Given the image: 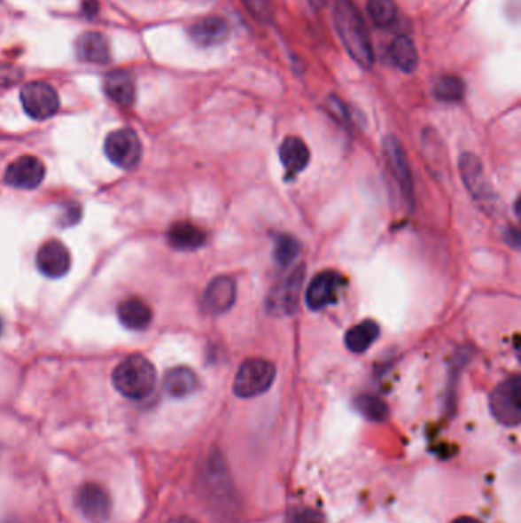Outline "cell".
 I'll use <instances>...</instances> for the list:
<instances>
[{
  "label": "cell",
  "mask_w": 521,
  "mask_h": 523,
  "mask_svg": "<svg viewBox=\"0 0 521 523\" xmlns=\"http://www.w3.org/2000/svg\"><path fill=\"white\" fill-rule=\"evenodd\" d=\"M356 410L373 423H385L388 419V406L381 398L361 395L355 400Z\"/></svg>",
  "instance_id": "cell-27"
},
{
  "label": "cell",
  "mask_w": 521,
  "mask_h": 523,
  "mask_svg": "<svg viewBox=\"0 0 521 523\" xmlns=\"http://www.w3.org/2000/svg\"><path fill=\"white\" fill-rule=\"evenodd\" d=\"M77 507L83 512L84 518L103 522L112 511L111 495L100 484H84L77 493Z\"/></svg>",
  "instance_id": "cell-14"
},
{
  "label": "cell",
  "mask_w": 521,
  "mask_h": 523,
  "mask_svg": "<svg viewBox=\"0 0 521 523\" xmlns=\"http://www.w3.org/2000/svg\"><path fill=\"white\" fill-rule=\"evenodd\" d=\"M2 329H4V324H2V318H0V334H2Z\"/></svg>",
  "instance_id": "cell-37"
},
{
  "label": "cell",
  "mask_w": 521,
  "mask_h": 523,
  "mask_svg": "<svg viewBox=\"0 0 521 523\" xmlns=\"http://www.w3.org/2000/svg\"><path fill=\"white\" fill-rule=\"evenodd\" d=\"M451 523H483L478 520V519L471 518V516H462V518H457L455 520H453Z\"/></svg>",
  "instance_id": "cell-34"
},
{
  "label": "cell",
  "mask_w": 521,
  "mask_h": 523,
  "mask_svg": "<svg viewBox=\"0 0 521 523\" xmlns=\"http://www.w3.org/2000/svg\"><path fill=\"white\" fill-rule=\"evenodd\" d=\"M45 164L35 156H20L12 161L5 172V181L14 189H37L45 179Z\"/></svg>",
  "instance_id": "cell-11"
},
{
  "label": "cell",
  "mask_w": 521,
  "mask_h": 523,
  "mask_svg": "<svg viewBox=\"0 0 521 523\" xmlns=\"http://www.w3.org/2000/svg\"><path fill=\"white\" fill-rule=\"evenodd\" d=\"M333 22L349 56L361 67L370 69L375 63V52L358 6L350 0H337L333 6Z\"/></svg>",
  "instance_id": "cell-1"
},
{
  "label": "cell",
  "mask_w": 521,
  "mask_h": 523,
  "mask_svg": "<svg viewBox=\"0 0 521 523\" xmlns=\"http://www.w3.org/2000/svg\"><path fill=\"white\" fill-rule=\"evenodd\" d=\"M377 335H379V326L377 322L366 320L350 328L346 332L344 341L350 352L361 354V352H366L377 341Z\"/></svg>",
  "instance_id": "cell-24"
},
{
  "label": "cell",
  "mask_w": 521,
  "mask_h": 523,
  "mask_svg": "<svg viewBox=\"0 0 521 523\" xmlns=\"http://www.w3.org/2000/svg\"><path fill=\"white\" fill-rule=\"evenodd\" d=\"M367 12L379 28H388L398 20V5L394 0H369Z\"/></svg>",
  "instance_id": "cell-25"
},
{
  "label": "cell",
  "mask_w": 521,
  "mask_h": 523,
  "mask_svg": "<svg viewBox=\"0 0 521 523\" xmlns=\"http://www.w3.org/2000/svg\"><path fill=\"white\" fill-rule=\"evenodd\" d=\"M237 286L229 276L213 278L202 295V305L211 316H221L229 311L236 303Z\"/></svg>",
  "instance_id": "cell-13"
},
{
  "label": "cell",
  "mask_w": 521,
  "mask_h": 523,
  "mask_svg": "<svg viewBox=\"0 0 521 523\" xmlns=\"http://www.w3.org/2000/svg\"><path fill=\"white\" fill-rule=\"evenodd\" d=\"M434 95L445 103H459L465 95V84L455 75H444L434 83Z\"/></svg>",
  "instance_id": "cell-26"
},
{
  "label": "cell",
  "mask_w": 521,
  "mask_h": 523,
  "mask_svg": "<svg viewBox=\"0 0 521 523\" xmlns=\"http://www.w3.org/2000/svg\"><path fill=\"white\" fill-rule=\"evenodd\" d=\"M305 280V267L299 265L284 282L271 291L268 295L267 311L276 317H284L292 314L299 307L301 286Z\"/></svg>",
  "instance_id": "cell-8"
},
{
  "label": "cell",
  "mask_w": 521,
  "mask_h": 523,
  "mask_svg": "<svg viewBox=\"0 0 521 523\" xmlns=\"http://www.w3.org/2000/svg\"><path fill=\"white\" fill-rule=\"evenodd\" d=\"M156 369L144 355L134 354L122 360L112 373V385L128 400H144L155 390Z\"/></svg>",
  "instance_id": "cell-3"
},
{
  "label": "cell",
  "mask_w": 521,
  "mask_h": 523,
  "mask_svg": "<svg viewBox=\"0 0 521 523\" xmlns=\"http://www.w3.org/2000/svg\"><path fill=\"white\" fill-rule=\"evenodd\" d=\"M278 155H280V161H282L289 175H297V173L303 172L307 168L309 161H311L309 147L299 137L284 138V143L280 144Z\"/></svg>",
  "instance_id": "cell-18"
},
{
  "label": "cell",
  "mask_w": 521,
  "mask_h": 523,
  "mask_svg": "<svg viewBox=\"0 0 521 523\" xmlns=\"http://www.w3.org/2000/svg\"><path fill=\"white\" fill-rule=\"evenodd\" d=\"M299 240L294 239L292 236H282L276 242V250L274 256L280 267H289L292 262L299 257Z\"/></svg>",
  "instance_id": "cell-28"
},
{
  "label": "cell",
  "mask_w": 521,
  "mask_h": 523,
  "mask_svg": "<svg viewBox=\"0 0 521 523\" xmlns=\"http://www.w3.org/2000/svg\"><path fill=\"white\" fill-rule=\"evenodd\" d=\"M242 2L257 20L268 22L271 19L272 12L269 0H242Z\"/></svg>",
  "instance_id": "cell-29"
},
{
  "label": "cell",
  "mask_w": 521,
  "mask_h": 523,
  "mask_svg": "<svg viewBox=\"0 0 521 523\" xmlns=\"http://www.w3.org/2000/svg\"><path fill=\"white\" fill-rule=\"evenodd\" d=\"M168 523H198L196 522V520H193V519H190V518H178V519H175V520H170V522Z\"/></svg>",
  "instance_id": "cell-36"
},
{
  "label": "cell",
  "mask_w": 521,
  "mask_h": 523,
  "mask_svg": "<svg viewBox=\"0 0 521 523\" xmlns=\"http://www.w3.org/2000/svg\"><path fill=\"white\" fill-rule=\"evenodd\" d=\"M118 318L124 328L130 329V331H143L152 322L153 311L147 301L139 299V297H130L120 303Z\"/></svg>",
  "instance_id": "cell-17"
},
{
  "label": "cell",
  "mask_w": 521,
  "mask_h": 523,
  "mask_svg": "<svg viewBox=\"0 0 521 523\" xmlns=\"http://www.w3.org/2000/svg\"><path fill=\"white\" fill-rule=\"evenodd\" d=\"M77 54L83 62L105 65L111 59V48L103 34L92 31L78 37Z\"/></svg>",
  "instance_id": "cell-19"
},
{
  "label": "cell",
  "mask_w": 521,
  "mask_h": 523,
  "mask_svg": "<svg viewBox=\"0 0 521 523\" xmlns=\"http://www.w3.org/2000/svg\"><path fill=\"white\" fill-rule=\"evenodd\" d=\"M105 153L117 168H134L138 166L143 155V144L132 129L122 128L107 135L105 141Z\"/></svg>",
  "instance_id": "cell-7"
},
{
  "label": "cell",
  "mask_w": 521,
  "mask_h": 523,
  "mask_svg": "<svg viewBox=\"0 0 521 523\" xmlns=\"http://www.w3.org/2000/svg\"><path fill=\"white\" fill-rule=\"evenodd\" d=\"M202 487L211 508L223 518H237L240 511L237 491L233 484L225 459L219 451H213L204 465Z\"/></svg>",
  "instance_id": "cell-2"
},
{
  "label": "cell",
  "mask_w": 521,
  "mask_h": 523,
  "mask_svg": "<svg viewBox=\"0 0 521 523\" xmlns=\"http://www.w3.org/2000/svg\"><path fill=\"white\" fill-rule=\"evenodd\" d=\"M20 77H22V74L19 69L0 63V86H10Z\"/></svg>",
  "instance_id": "cell-30"
},
{
  "label": "cell",
  "mask_w": 521,
  "mask_h": 523,
  "mask_svg": "<svg viewBox=\"0 0 521 523\" xmlns=\"http://www.w3.org/2000/svg\"><path fill=\"white\" fill-rule=\"evenodd\" d=\"M98 12V4L95 2V0H86L84 2V12L88 14V16H94Z\"/></svg>",
  "instance_id": "cell-33"
},
{
  "label": "cell",
  "mask_w": 521,
  "mask_h": 523,
  "mask_svg": "<svg viewBox=\"0 0 521 523\" xmlns=\"http://www.w3.org/2000/svg\"><path fill=\"white\" fill-rule=\"evenodd\" d=\"M292 523H324L323 519L311 510H305V511L297 512Z\"/></svg>",
  "instance_id": "cell-31"
},
{
  "label": "cell",
  "mask_w": 521,
  "mask_h": 523,
  "mask_svg": "<svg viewBox=\"0 0 521 523\" xmlns=\"http://www.w3.org/2000/svg\"><path fill=\"white\" fill-rule=\"evenodd\" d=\"M384 149H385V156L390 162V168H392L393 176L400 185V193L404 196L405 200L413 206V199H415L413 178H411L410 164H408V158H407L404 147L400 144V139L387 137L384 141Z\"/></svg>",
  "instance_id": "cell-15"
},
{
  "label": "cell",
  "mask_w": 521,
  "mask_h": 523,
  "mask_svg": "<svg viewBox=\"0 0 521 523\" xmlns=\"http://www.w3.org/2000/svg\"><path fill=\"white\" fill-rule=\"evenodd\" d=\"M23 109L34 120H46L60 107V98L57 90L51 84L43 82H33L23 86L20 92Z\"/></svg>",
  "instance_id": "cell-9"
},
{
  "label": "cell",
  "mask_w": 521,
  "mask_h": 523,
  "mask_svg": "<svg viewBox=\"0 0 521 523\" xmlns=\"http://www.w3.org/2000/svg\"><path fill=\"white\" fill-rule=\"evenodd\" d=\"M277 371L276 366L263 358H248L242 363L234 379L233 390L238 398H255L269 390Z\"/></svg>",
  "instance_id": "cell-4"
},
{
  "label": "cell",
  "mask_w": 521,
  "mask_h": 523,
  "mask_svg": "<svg viewBox=\"0 0 521 523\" xmlns=\"http://www.w3.org/2000/svg\"><path fill=\"white\" fill-rule=\"evenodd\" d=\"M199 379L198 375L189 368L170 369L164 377V390L172 398H185L198 389Z\"/></svg>",
  "instance_id": "cell-22"
},
{
  "label": "cell",
  "mask_w": 521,
  "mask_h": 523,
  "mask_svg": "<svg viewBox=\"0 0 521 523\" xmlns=\"http://www.w3.org/2000/svg\"><path fill=\"white\" fill-rule=\"evenodd\" d=\"M392 62L400 67V71L405 74H411L416 71L417 65H419V56H417V50L413 40L400 35L392 42L390 50H388Z\"/></svg>",
  "instance_id": "cell-23"
},
{
  "label": "cell",
  "mask_w": 521,
  "mask_h": 523,
  "mask_svg": "<svg viewBox=\"0 0 521 523\" xmlns=\"http://www.w3.org/2000/svg\"><path fill=\"white\" fill-rule=\"evenodd\" d=\"M229 35V27L222 17L211 16L194 23L190 29V37L199 46H216L223 43Z\"/></svg>",
  "instance_id": "cell-16"
},
{
  "label": "cell",
  "mask_w": 521,
  "mask_h": 523,
  "mask_svg": "<svg viewBox=\"0 0 521 523\" xmlns=\"http://www.w3.org/2000/svg\"><path fill=\"white\" fill-rule=\"evenodd\" d=\"M506 238H509V246H514V248H518L520 246V233H518V230L517 229H509V233L506 234Z\"/></svg>",
  "instance_id": "cell-32"
},
{
  "label": "cell",
  "mask_w": 521,
  "mask_h": 523,
  "mask_svg": "<svg viewBox=\"0 0 521 523\" xmlns=\"http://www.w3.org/2000/svg\"><path fill=\"white\" fill-rule=\"evenodd\" d=\"M105 94L109 95L111 100L115 101L120 106H132L136 88H135L134 78L126 71H115L111 73L105 80Z\"/></svg>",
  "instance_id": "cell-21"
},
{
  "label": "cell",
  "mask_w": 521,
  "mask_h": 523,
  "mask_svg": "<svg viewBox=\"0 0 521 523\" xmlns=\"http://www.w3.org/2000/svg\"><path fill=\"white\" fill-rule=\"evenodd\" d=\"M459 170H461L463 184L470 191L472 199L476 200L485 212H495L497 195L494 191L493 185L489 184L488 179L485 176L480 160L472 153H463L459 161Z\"/></svg>",
  "instance_id": "cell-6"
},
{
  "label": "cell",
  "mask_w": 521,
  "mask_h": 523,
  "mask_svg": "<svg viewBox=\"0 0 521 523\" xmlns=\"http://www.w3.org/2000/svg\"><path fill=\"white\" fill-rule=\"evenodd\" d=\"M489 409L495 421L506 427H517L521 421V385L518 375L500 383L489 396Z\"/></svg>",
  "instance_id": "cell-5"
},
{
  "label": "cell",
  "mask_w": 521,
  "mask_h": 523,
  "mask_svg": "<svg viewBox=\"0 0 521 523\" xmlns=\"http://www.w3.org/2000/svg\"><path fill=\"white\" fill-rule=\"evenodd\" d=\"M326 2H328V0H309V4H311V5L314 6V8H316V10H320V8H323Z\"/></svg>",
  "instance_id": "cell-35"
},
{
  "label": "cell",
  "mask_w": 521,
  "mask_h": 523,
  "mask_svg": "<svg viewBox=\"0 0 521 523\" xmlns=\"http://www.w3.org/2000/svg\"><path fill=\"white\" fill-rule=\"evenodd\" d=\"M343 285V277L337 271H322L316 274L306 291V305L312 311H320L323 308L332 305L338 299Z\"/></svg>",
  "instance_id": "cell-10"
},
{
  "label": "cell",
  "mask_w": 521,
  "mask_h": 523,
  "mask_svg": "<svg viewBox=\"0 0 521 523\" xmlns=\"http://www.w3.org/2000/svg\"><path fill=\"white\" fill-rule=\"evenodd\" d=\"M167 239L175 250L194 251L206 244V234L194 223L178 222L168 230Z\"/></svg>",
  "instance_id": "cell-20"
},
{
  "label": "cell",
  "mask_w": 521,
  "mask_h": 523,
  "mask_svg": "<svg viewBox=\"0 0 521 523\" xmlns=\"http://www.w3.org/2000/svg\"><path fill=\"white\" fill-rule=\"evenodd\" d=\"M35 263L45 277L60 278L69 273L73 259L66 246H63L60 240H48L37 251Z\"/></svg>",
  "instance_id": "cell-12"
}]
</instances>
